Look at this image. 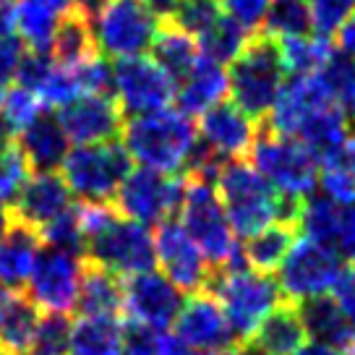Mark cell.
Listing matches in <instances>:
<instances>
[{
  "instance_id": "1",
  "label": "cell",
  "mask_w": 355,
  "mask_h": 355,
  "mask_svg": "<svg viewBox=\"0 0 355 355\" xmlns=\"http://www.w3.org/2000/svg\"><path fill=\"white\" fill-rule=\"evenodd\" d=\"M214 186L238 241L261 233L272 222L298 225L303 199L279 193L245 157L227 159L220 167Z\"/></svg>"
},
{
  "instance_id": "2",
  "label": "cell",
  "mask_w": 355,
  "mask_h": 355,
  "mask_svg": "<svg viewBox=\"0 0 355 355\" xmlns=\"http://www.w3.org/2000/svg\"><path fill=\"white\" fill-rule=\"evenodd\" d=\"M76 209L84 227V259L110 266L123 277L155 269L157 248L149 225L128 220L112 204L100 201H78Z\"/></svg>"
},
{
  "instance_id": "3",
  "label": "cell",
  "mask_w": 355,
  "mask_h": 355,
  "mask_svg": "<svg viewBox=\"0 0 355 355\" xmlns=\"http://www.w3.org/2000/svg\"><path fill=\"white\" fill-rule=\"evenodd\" d=\"M121 139L133 162L157 173L178 175L186 173V165L199 144V128L193 125L189 112L167 105L162 110L128 115Z\"/></svg>"
},
{
  "instance_id": "4",
  "label": "cell",
  "mask_w": 355,
  "mask_h": 355,
  "mask_svg": "<svg viewBox=\"0 0 355 355\" xmlns=\"http://www.w3.org/2000/svg\"><path fill=\"white\" fill-rule=\"evenodd\" d=\"M178 214H180L183 227L201 248V254L207 256L211 272L248 264L243 256V245H238L241 241L233 233L225 204L211 180L186 175V196H183Z\"/></svg>"
},
{
  "instance_id": "5",
  "label": "cell",
  "mask_w": 355,
  "mask_h": 355,
  "mask_svg": "<svg viewBox=\"0 0 355 355\" xmlns=\"http://www.w3.org/2000/svg\"><path fill=\"white\" fill-rule=\"evenodd\" d=\"M288 78L279 40L266 32L254 34L241 55L230 63V94L254 121H266L279 89Z\"/></svg>"
},
{
  "instance_id": "6",
  "label": "cell",
  "mask_w": 355,
  "mask_h": 355,
  "mask_svg": "<svg viewBox=\"0 0 355 355\" xmlns=\"http://www.w3.org/2000/svg\"><path fill=\"white\" fill-rule=\"evenodd\" d=\"M207 290L220 300L241 343H248L266 313L277 309L282 300H288L279 282L269 272H259L248 264L235 269H214Z\"/></svg>"
},
{
  "instance_id": "7",
  "label": "cell",
  "mask_w": 355,
  "mask_h": 355,
  "mask_svg": "<svg viewBox=\"0 0 355 355\" xmlns=\"http://www.w3.org/2000/svg\"><path fill=\"white\" fill-rule=\"evenodd\" d=\"M251 162L285 196L306 199L319 189L322 162L300 136L277 133L266 125L259 128V136L251 149Z\"/></svg>"
},
{
  "instance_id": "8",
  "label": "cell",
  "mask_w": 355,
  "mask_h": 355,
  "mask_svg": "<svg viewBox=\"0 0 355 355\" xmlns=\"http://www.w3.org/2000/svg\"><path fill=\"white\" fill-rule=\"evenodd\" d=\"M133 157L123 139L100 144H76L63 159V178L78 201L112 204L125 175L133 170Z\"/></svg>"
},
{
  "instance_id": "9",
  "label": "cell",
  "mask_w": 355,
  "mask_h": 355,
  "mask_svg": "<svg viewBox=\"0 0 355 355\" xmlns=\"http://www.w3.org/2000/svg\"><path fill=\"white\" fill-rule=\"evenodd\" d=\"M186 196V173L167 175L152 167L131 170L112 199L118 214L141 225H159L167 217H175Z\"/></svg>"
},
{
  "instance_id": "10",
  "label": "cell",
  "mask_w": 355,
  "mask_h": 355,
  "mask_svg": "<svg viewBox=\"0 0 355 355\" xmlns=\"http://www.w3.org/2000/svg\"><path fill=\"white\" fill-rule=\"evenodd\" d=\"M345 272V259L332 245L319 243L313 238H300L290 248L285 261L277 269V282L285 298L298 303V300L313 298V295H327L332 293L340 275Z\"/></svg>"
},
{
  "instance_id": "11",
  "label": "cell",
  "mask_w": 355,
  "mask_h": 355,
  "mask_svg": "<svg viewBox=\"0 0 355 355\" xmlns=\"http://www.w3.org/2000/svg\"><path fill=\"white\" fill-rule=\"evenodd\" d=\"M92 29L102 55L118 60L152 50L159 19L146 8L144 0H110L92 21Z\"/></svg>"
},
{
  "instance_id": "12",
  "label": "cell",
  "mask_w": 355,
  "mask_h": 355,
  "mask_svg": "<svg viewBox=\"0 0 355 355\" xmlns=\"http://www.w3.org/2000/svg\"><path fill=\"white\" fill-rule=\"evenodd\" d=\"M84 261L87 259L81 254L42 243L26 285V295L44 311H58V313L76 311Z\"/></svg>"
},
{
  "instance_id": "13",
  "label": "cell",
  "mask_w": 355,
  "mask_h": 355,
  "mask_svg": "<svg viewBox=\"0 0 355 355\" xmlns=\"http://www.w3.org/2000/svg\"><path fill=\"white\" fill-rule=\"evenodd\" d=\"M112 78H115L112 94L125 112V118L162 110L178 94V81L155 58H118L112 66Z\"/></svg>"
},
{
  "instance_id": "14",
  "label": "cell",
  "mask_w": 355,
  "mask_h": 355,
  "mask_svg": "<svg viewBox=\"0 0 355 355\" xmlns=\"http://www.w3.org/2000/svg\"><path fill=\"white\" fill-rule=\"evenodd\" d=\"M183 290L178 288L165 272L146 269L125 277V322L141 324L155 332L175 327V319L183 309Z\"/></svg>"
},
{
  "instance_id": "15",
  "label": "cell",
  "mask_w": 355,
  "mask_h": 355,
  "mask_svg": "<svg viewBox=\"0 0 355 355\" xmlns=\"http://www.w3.org/2000/svg\"><path fill=\"white\" fill-rule=\"evenodd\" d=\"M157 264L183 293H201L211 279V264L201 254L196 241L183 227V222L167 217L157 225L155 233Z\"/></svg>"
},
{
  "instance_id": "16",
  "label": "cell",
  "mask_w": 355,
  "mask_h": 355,
  "mask_svg": "<svg viewBox=\"0 0 355 355\" xmlns=\"http://www.w3.org/2000/svg\"><path fill=\"white\" fill-rule=\"evenodd\" d=\"M175 332L199 353H230L241 347V340L235 337L233 327L227 322L220 300L209 290L191 293L183 309L175 319Z\"/></svg>"
},
{
  "instance_id": "17",
  "label": "cell",
  "mask_w": 355,
  "mask_h": 355,
  "mask_svg": "<svg viewBox=\"0 0 355 355\" xmlns=\"http://www.w3.org/2000/svg\"><path fill=\"white\" fill-rule=\"evenodd\" d=\"M58 121L73 144H100L121 136L125 112L112 94L84 92L58 107Z\"/></svg>"
},
{
  "instance_id": "18",
  "label": "cell",
  "mask_w": 355,
  "mask_h": 355,
  "mask_svg": "<svg viewBox=\"0 0 355 355\" xmlns=\"http://www.w3.org/2000/svg\"><path fill=\"white\" fill-rule=\"evenodd\" d=\"M259 125L248 112L233 100H222L199 115V139L222 159L248 157L259 136Z\"/></svg>"
},
{
  "instance_id": "19",
  "label": "cell",
  "mask_w": 355,
  "mask_h": 355,
  "mask_svg": "<svg viewBox=\"0 0 355 355\" xmlns=\"http://www.w3.org/2000/svg\"><path fill=\"white\" fill-rule=\"evenodd\" d=\"M324 105H334V100L319 71H313V73H290V78H285V84L279 89L275 107L269 110L266 121L261 123L277 133L298 136L306 118L313 110L324 107Z\"/></svg>"
},
{
  "instance_id": "20",
  "label": "cell",
  "mask_w": 355,
  "mask_h": 355,
  "mask_svg": "<svg viewBox=\"0 0 355 355\" xmlns=\"http://www.w3.org/2000/svg\"><path fill=\"white\" fill-rule=\"evenodd\" d=\"M71 207V189L66 178L55 170H34V175L26 180L21 193L11 204L13 222H21L32 230H42L47 222L60 217Z\"/></svg>"
},
{
  "instance_id": "21",
  "label": "cell",
  "mask_w": 355,
  "mask_h": 355,
  "mask_svg": "<svg viewBox=\"0 0 355 355\" xmlns=\"http://www.w3.org/2000/svg\"><path fill=\"white\" fill-rule=\"evenodd\" d=\"M306 337L309 332L300 319L298 303L282 300L261 319L248 345L261 355H295L306 345Z\"/></svg>"
},
{
  "instance_id": "22",
  "label": "cell",
  "mask_w": 355,
  "mask_h": 355,
  "mask_svg": "<svg viewBox=\"0 0 355 355\" xmlns=\"http://www.w3.org/2000/svg\"><path fill=\"white\" fill-rule=\"evenodd\" d=\"M227 94H230V71L211 58L199 55L189 76L178 84L175 100L180 110L189 112L191 118L193 115L199 118L201 112L222 102Z\"/></svg>"
},
{
  "instance_id": "23",
  "label": "cell",
  "mask_w": 355,
  "mask_h": 355,
  "mask_svg": "<svg viewBox=\"0 0 355 355\" xmlns=\"http://www.w3.org/2000/svg\"><path fill=\"white\" fill-rule=\"evenodd\" d=\"M78 316H121L125 311V279L110 266L84 261L76 303Z\"/></svg>"
},
{
  "instance_id": "24",
  "label": "cell",
  "mask_w": 355,
  "mask_h": 355,
  "mask_svg": "<svg viewBox=\"0 0 355 355\" xmlns=\"http://www.w3.org/2000/svg\"><path fill=\"white\" fill-rule=\"evenodd\" d=\"M300 319L306 324V332L311 340L324 345H332L347 355L355 353V329L350 327L347 316L343 313L334 295H313V298L298 300Z\"/></svg>"
},
{
  "instance_id": "25",
  "label": "cell",
  "mask_w": 355,
  "mask_h": 355,
  "mask_svg": "<svg viewBox=\"0 0 355 355\" xmlns=\"http://www.w3.org/2000/svg\"><path fill=\"white\" fill-rule=\"evenodd\" d=\"M350 118L337 105H324L313 110L300 125L298 136L309 144L316 159L324 165H334L345 159V146L350 139Z\"/></svg>"
},
{
  "instance_id": "26",
  "label": "cell",
  "mask_w": 355,
  "mask_h": 355,
  "mask_svg": "<svg viewBox=\"0 0 355 355\" xmlns=\"http://www.w3.org/2000/svg\"><path fill=\"white\" fill-rule=\"evenodd\" d=\"M21 149L26 152L32 167L40 170H58L63 165V159L68 157V133L66 128L58 121V112H50L44 107L37 118H34L26 128L21 131V136L16 139Z\"/></svg>"
},
{
  "instance_id": "27",
  "label": "cell",
  "mask_w": 355,
  "mask_h": 355,
  "mask_svg": "<svg viewBox=\"0 0 355 355\" xmlns=\"http://www.w3.org/2000/svg\"><path fill=\"white\" fill-rule=\"evenodd\" d=\"M40 248H42L40 233L21 222H13L11 230L0 238V285L11 290L26 288Z\"/></svg>"
},
{
  "instance_id": "28",
  "label": "cell",
  "mask_w": 355,
  "mask_h": 355,
  "mask_svg": "<svg viewBox=\"0 0 355 355\" xmlns=\"http://www.w3.org/2000/svg\"><path fill=\"white\" fill-rule=\"evenodd\" d=\"M201 50L196 37L186 32L175 21H159V29L152 42V58L165 68L178 84L191 73L193 63L199 60Z\"/></svg>"
},
{
  "instance_id": "29",
  "label": "cell",
  "mask_w": 355,
  "mask_h": 355,
  "mask_svg": "<svg viewBox=\"0 0 355 355\" xmlns=\"http://www.w3.org/2000/svg\"><path fill=\"white\" fill-rule=\"evenodd\" d=\"M125 322L121 316H81L71 332L68 355H121Z\"/></svg>"
},
{
  "instance_id": "30",
  "label": "cell",
  "mask_w": 355,
  "mask_h": 355,
  "mask_svg": "<svg viewBox=\"0 0 355 355\" xmlns=\"http://www.w3.org/2000/svg\"><path fill=\"white\" fill-rule=\"evenodd\" d=\"M50 53L55 58V63L66 68H76L78 63H84V60H89V58H94L100 53L92 21L78 8L60 16Z\"/></svg>"
},
{
  "instance_id": "31",
  "label": "cell",
  "mask_w": 355,
  "mask_h": 355,
  "mask_svg": "<svg viewBox=\"0 0 355 355\" xmlns=\"http://www.w3.org/2000/svg\"><path fill=\"white\" fill-rule=\"evenodd\" d=\"M40 306L26 293L16 290L0 313V350L11 355H26L40 324Z\"/></svg>"
},
{
  "instance_id": "32",
  "label": "cell",
  "mask_w": 355,
  "mask_h": 355,
  "mask_svg": "<svg viewBox=\"0 0 355 355\" xmlns=\"http://www.w3.org/2000/svg\"><path fill=\"white\" fill-rule=\"evenodd\" d=\"M298 238V225L290 222H272L261 233L251 235L243 241V256L248 266H254L259 272H277L279 264L285 261L290 248L295 245Z\"/></svg>"
},
{
  "instance_id": "33",
  "label": "cell",
  "mask_w": 355,
  "mask_h": 355,
  "mask_svg": "<svg viewBox=\"0 0 355 355\" xmlns=\"http://www.w3.org/2000/svg\"><path fill=\"white\" fill-rule=\"evenodd\" d=\"M60 24V13L47 8L40 0H16V24L13 32L24 40L29 50L50 53L55 29Z\"/></svg>"
},
{
  "instance_id": "34",
  "label": "cell",
  "mask_w": 355,
  "mask_h": 355,
  "mask_svg": "<svg viewBox=\"0 0 355 355\" xmlns=\"http://www.w3.org/2000/svg\"><path fill=\"white\" fill-rule=\"evenodd\" d=\"M251 37H254V34L245 32L233 16L222 13L207 32H201L199 37H196V42H199L201 55H207V58H211V60L222 63V66H227V63H233L235 58L241 55V50L248 44Z\"/></svg>"
},
{
  "instance_id": "35",
  "label": "cell",
  "mask_w": 355,
  "mask_h": 355,
  "mask_svg": "<svg viewBox=\"0 0 355 355\" xmlns=\"http://www.w3.org/2000/svg\"><path fill=\"white\" fill-rule=\"evenodd\" d=\"M279 50H282V60L288 66V73H313L327 63V58L332 55L334 44L329 42V37L311 32L279 40Z\"/></svg>"
},
{
  "instance_id": "36",
  "label": "cell",
  "mask_w": 355,
  "mask_h": 355,
  "mask_svg": "<svg viewBox=\"0 0 355 355\" xmlns=\"http://www.w3.org/2000/svg\"><path fill=\"white\" fill-rule=\"evenodd\" d=\"M44 110V102L40 100V94L32 89L16 84L13 89L6 92L3 105H0V136L8 139H19L21 131L29 123Z\"/></svg>"
},
{
  "instance_id": "37",
  "label": "cell",
  "mask_w": 355,
  "mask_h": 355,
  "mask_svg": "<svg viewBox=\"0 0 355 355\" xmlns=\"http://www.w3.org/2000/svg\"><path fill=\"white\" fill-rule=\"evenodd\" d=\"M319 73H322V78L327 81V87H329V94H332L334 105H337L350 121H355V60L353 58H347L340 47H334L332 55L327 58V63L319 68Z\"/></svg>"
},
{
  "instance_id": "38",
  "label": "cell",
  "mask_w": 355,
  "mask_h": 355,
  "mask_svg": "<svg viewBox=\"0 0 355 355\" xmlns=\"http://www.w3.org/2000/svg\"><path fill=\"white\" fill-rule=\"evenodd\" d=\"M261 32L272 34L277 40L311 34L313 32L311 3L309 0H272Z\"/></svg>"
},
{
  "instance_id": "39",
  "label": "cell",
  "mask_w": 355,
  "mask_h": 355,
  "mask_svg": "<svg viewBox=\"0 0 355 355\" xmlns=\"http://www.w3.org/2000/svg\"><path fill=\"white\" fill-rule=\"evenodd\" d=\"M71 332H73V324L68 319V313L47 311L37 324V332H34L26 355H68Z\"/></svg>"
},
{
  "instance_id": "40",
  "label": "cell",
  "mask_w": 355,
  "mask_h": 355,
  "mask_svg": "<svg viewBox=\"0 0 355 355\" xmlns=\"http://www.w3.org/2000/svg\"><path fill=\"white\" fill-rule=\"evenodd\" d=\"M32 162L21 144L16 139H8L3 149H0V199H6L8 204L16 201V196L21 193L26 186V180L32 178Z\"/></svg>"
},
{
  "instance_id": "41",
  "label": "cell",
  "mask_w": 355,
  "mask_h": 355,
  "mask_svg": "<svg viewBox=\"0 0 355 355\" xmlns=\"http://www.w3.org/2000/svg\"><path fill=\"white\" fill-rule=\"evenodd\" d=\"M40 238L44 245H55V248H66V251L84 256V227H81V217H78L76 207L71 204L60 217L47 222L40 230Z\"/></svg>"
},
{
  "instance_id": "42",
  "label": "cell",
  "mask_w": 355,
  "mask_h": 355,
  "mask_svg": "<svg viewBox=\"0 0 355 355\" xmlns=\"http://www.w3.org/2000/svg\"><path fill=\"white\" fill-rule=\"evenodd\" d=\"M355 13V0H311L313 32L329 37L343 29V24Z\"/></svg>"
},
{
  "instance_id": "43",
  "label": "cell",
  "mask_w": 355,
  "mask_h": 355,
  "mask_svg": "<svg viewBox=\"0 0 355 355\" xmlns=\"http://www.w3.org/2000/svg\"><path fill=\"white\" fill-rule=\"evenodd\" d=\"M222 13L225 11H222V6L217 0H183L170 21H175L186 32L199 37L201 32H207L211 24L220 19Z\"/></svg>"
},
{
  "instance_id": "44",
  "label": "cell",
  "mask_w": 355,
  "mask_h": 355,
  "mask_svg": "<svg viewBox=\"0 0 355 355\" xmlns=\"http://www.w3.org/2000/svg\"><path fill=\"white\" fill-rule=\"evenodd\" d=\"M319 191L332 201H337V204H355V173L347 167L345 159L322 167Z\"/></svg>"
},
{
  "instance_id": "45",
  "label": "cell",
  "mask_w": 355,
  "mask_h": 355,
  "mask_svg": "<svg viewBox=\"0 0 355 355\" xmlns=\"http://www.w3.org/2000/svg\"><path fill=\"white\" fill-rule=\"evenodd\" d=\"M220 6L222 11L233 16L248 34H259L264 29L272 0H220Z\"/></svg>"
},
{
  "instance_id": "46",
  "label": "cell",
  "mask_w": 355,
  "mask_h": 355,
  "mask_svg": "<svg viewBox=\"0 0 355 355\" xmlns=\"http://www.w3.org/2000/svg\"><path fill=\"white\" fill-rule=\"evenodd\" d=\"M26 44L19 34H0V84L16 81L19 66H21L24 55H26Z\"/></svg>"
},
{
  "instance_id": "47",
  "label": "cell",
  "mask_w": 355,
  "mask_h": 355,
  "mask_svg": "<svg viewBox=\"0 0 355 355\" xmlns=\"http://www.w3.org/2000/svg\"><path fill=\"white\" fill-rule=\"evenodd\" d=\"M332 248L343 256L345 261L355 264V204H343V207H340Z\"/></svg>"
},
{
  "instance_id": "48",
  "label": "cell",
  "mask_w": 355,
  "mask_h": 355,
  "mask_svg": "<svg viewBox=\"0 0 355 355\" xmlns=\"http://www.w3.org/2000/svg\"><path fill=\"white\" fill-rule=\"evenodd\" d=\"M121 355H157V332L141 324L125 322V343Z\"/></svg>"
},
{
  "instance_id": "49",
  "label": "cell",
  "mask_w": 355,
  "mask_h": 355,
  "mask_svg": "<svg viewBox=\"0 0 355 355\" xmlns=\"http://www.w3.org/2000/svg\"><path fill=\"white\" fill-rule=\"evenodd\" d=\"M332 293H334V300L340 303L343 313L347 316L350 327L355 329V264L347 266L343 275H340Z\"/></svg>"
},
{
  "instance_id": "50",
  "label": "cell",
  "mask_w": 355,
  "mask_h": 355,
  "mask_svg": "<svg viewBox=\"0 0 355 355\" xmlns=\"http://www.w3.org/2000/svg\"><path fill=\"white\" fill-rule=\"evenodd\" d=\"M157 355H199L196 347H191L180 334L157 332Z\"/></svg>"
},
{
  "instance_id": "51",
  "label": "cell",
  "mask_w": 355,
  "mask_h": 355,
  "mask_svg": "<svg viewBox=\"0 0 355 355\" xmlns=\"http://www.w3.org/2000/svg\"><path fill=\"white\" fill-rule=\"evenodd\" d=\"M337 47H340L347 58L355 60V13L343 24V29L337 32Z\"/></svg>"
},
{
  "instance_id": "52",
  "label": "cell",
  "mask_w": 355,
  "mask_h": 355,
  "mask_svg": "<svg viewBox=\"0 0 355 355\" xmlns=\"http://www.w3.org/2000/svg\"><path fill=\"white\" fill-rule=\"evenodd\" d=\"M180 3L183 0H144V6L155 13L159 21H170L178 8H180Z\"/></svg>"
},
{
  "instance_id": "53",
  "label": "cell",
  "mask_w": 355,
  "mask_h": 355,
  "mask_svg": "<svg viewBox=\"0 0 355 355\" xmlns=\"http://www.w3.org/2000/svg\"><path fill=\"white\" fill-rule=\"evenodd\" d=\"M16 24V3L0 0V34H11Z\"/></svg>"
},
{
  "instance_id": "54",
  "label": "cell",
  "mask_w": 355,
  "mask_h": 355,
  "mask_svg": "<svg viewBox=\"0 0 355 355\" xmlns=\"http://www.w3.org/2000/svg\"><path fill=\"white\" fill-rule=\"evenodd\" d=\"M295 355H347L345 350H337V347H332V345H324V343H313L311 345H303L298 353Z\"/></svg>"
},
{
  "instance_id": "55",
  "label": "cell",
  "mask_w": 355,
  "mask_h": 355,
  "mask_svg": "<svg viewBox=\"0 0 355 355\" xmlns=\"http://www.w3.org/2000/svg\"><path fill=\"white\" fill-rule=\"evenodd\" d=\"M13 225V214H11V204L6 199H0V238L11 230Z\"/></svg>"
},
{
  "instance_id": "56",
  "label": "cell",
  "mask_w": 355,
  "mask_h": 355,
  "mask_svg": "<svg viewBox=\"0 0 355 355\" xmlns=\"http://www.w3.org/2000/svg\"><path fill=\"white\" fill-rule=\"evenodd\" d=\"M40 3H44L47 8H53V11L60 13V16L68 11H73V8L78 6V0H40Z\"/></svg>"
},
{
  "instance_id": "57",
  "label": "cell",
  "mask_w": 355,
  "mask_h": 355,
  "mask_svg": "<svg viewBox=\"0 0 355 355\" xmlns=\"http://www.w3.org/2000/svg\"><path fill=\"white\" fill-rule=\"evenodd\" d=\"M345 162L355 173V131H350V139H347V146H345Z\"/></svg>"
},
{
  "instance_id": "58",
  "label": "cell",
  "mask_w": 355,
  "mask_h": 355,
  "mask_svg": "<svg viewBox=\"0 0 355 355\" xmlns=\"http://www.w3.org/2000/svg\"><path fill=\"white\" fill-rule=\"evenodd\" d=\"M13 293H16V290L6 288V285H0V313L6 311V306H8V300H11Z\"/></svg>"
},
{
  "instance_id": "59",
  "label": "cell",
  "mask_w": 355,
  "mask_h": 355,
  "mask_svg": "<svg viewBox=\"0 0 355 355\" xmlns=\"http://www.w3.org/2000/svg\"><path fill=\"white\" fill-rule=\"evenodd\" d=\"M235 355H261V353H259V350H254V347H251L248 343H243L241 347H238V350H235Z\"/></svg>"
},
{
  "instance_id": "60",
  "label": "cell",
  "mask_w": 355,
  "mask_h": 355,
  "mask_svg": "<svg viewBox=\"0 0 355 355\" xmlns=\"http://www.w3.org/2000/svg\"><path fill=\"white\" fill-rule=\"evenodd\" d=\"M3 97H6V92H3V84H0V105H3Z\"/></svg>"
},
{
  "instance_id": "61",
  "label": "cell",
  "mask_w": 355,
  "mask_h": 355,
  "mask_svg": "<svg viewBox=\"0 0 355 355\" xmlns=\"http://www.w3.org/2000/svg\"><path fill=\"white\" fill-rule=\"evenodd\" d=\"M211 355H235V350H230V353H211Z\"/></svg>"
},
{
  "instance_id": "62",
  "label": "cell",
  "mask_w": 355,
  "mask_h": 355,
  "mask_svg": "<svg viewBox=\"0 0 355 355\" xmlns=\"http://www.w3.org/2000/svg\"><path fill=\"white\" fill-rule=\"evenodd\" d=\"M3 144H6V139H3V136H0V149H3Z\"/></svg>"
},
{
  "instance_id": "63",
  "label": "cell",
  "mask_w": 355,
  "mask_h": 355,
  "mask_svg": "<svg viewBox=\"0 0 355 355\" xmlns=\"http://www.w3.org/2000/svg\"><path fill=\"white\" fill-rule=\"evenodd\" d=\"M0 355H11V353H6V350H0Z\"/></svg>"
},
{
  "instance_id": "64",
  "label": "cell",
  "mask_w": 355,
  "mask_h": 355,
  "mask_svg": "<svg viewBox=\"0 0 355 355\" xmlns=\"http://www.w3.org/2000/svg\"><path fill=\"white\" fill-rule=\"evenodd\" d=\"M353 355H355V353H353Z\"/></svg>"
}]
</instances>
